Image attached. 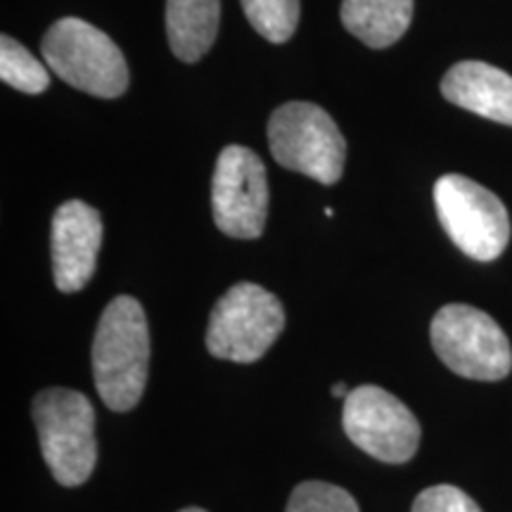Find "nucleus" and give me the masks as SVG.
<instances>
[{"instance_id":"nucleus-1","label":"nucleus","mask_w":512,"mask_h":512,"mask_svg":"<svg viewBox=\"0 0 512 512\" xmlns=\"http://www.w3.org/2000/svg\"><path fill=\"white\" fill-rule=\"evenodd\" d=\"M93 380L110 411L138 406L150 366V330L138 299L121 294L102 311L93 337Z\"/></svg>"},{"instance_id":"nucleus-2","label":"nucleus","mask_w":512,"mask_h":512,"mask_svg":"<svg viewBox=\"0 0 512 512\" xmlns=\"http://www.w3.org/2000/svg\"><path fill=\"white\" fill-rule=\"evenodd\" d=\"M34 425L43 460L62 486L88 482L98 463L93 403L81 392L50 387L36 394Z\"/></svg>"},{"instance_id":"nucleus-3","label":"nucleus","mask_w":512,"mask_h":512,"mask_svg":"<svg viewBox=\"0 0 512 512\" xmlns=\"http://www.w3.org/2000/svg\"><path fill=\"white\" fill-rule=\"evenodd\" d=\"M48 69L95 98H119L128 88V64L105 31L79 17L57 19L41 43Z\"/></svg>"},{"instance_id":"nucleus-4","label":"nucleus","mask_w":512,"mask_h":512,"mask_svg":"<svg viewBox=\"0 0 512 512\" xmlns=\"http://www.w3.org/2000/svg\"><path fill=\"white\" fill-rule=\"evenodd\" d=\"M268 145L275 162L332 185L344 174L347 140L328 112L313 102H287L271 114Z\"/></svg>"},{"instance_id":"nucleus-5","label":"nucleus","mask_w":512,"mask_h":512,"mask_svg":"<svg viewBox=\"0 0 512 512\" xmlns=\"http://www.w3.org/2000/svg\"><path fill=\"white\" fill-rule=\"evenodd\" d=\"M434 354L467 380L498 382L512 370L508 337L489 313L467 304H446L430 328Z\"/></svg>"},{"instance_id":"nucleus-6","label":"nucleus","mask_w":512,"mask_h":512,"mask_svg":"<svg viewBox=\"0 0 512 512\" xmlns=\"http://www.w3.org/2000/svg\"><path fill=\"white\" fill-rule=\"evenodd\" d=\"M285 330V309L273 292L238 283L223 294L209 316L207 349L233 363H254Z\"/></svg>"},{"instance_id":"nucleus-7","label":"nucleus","mask_w":512,"mask_h":512,"mask_svg":"<svg viewBox=\"0 0 512 512\" xmlns=\"http://www.w3.org/2000/svg\"><path fill=\"white\" fill-rule=\"evenodd\" d=\"M434 207L446 235L475 261H494L510 242V216L491 190L460 174L434 183Z\"/></svg>"},{"instance_id":"nucleus-8","label":"nucleus","mask_w":512,"mask_h":512,"mask_svg":"<svg viewBox=\"0 0 512 512\" xmlns=\"http://www.w3.org/2000/svg\"><path fill=\"white\" fill-rule=\"evenodd\" d=\"M342 422L351 444L382 463H408L420 446V422L411 408L375 384L351 389Z\"/></svg>"},{"instance_id":"nucleus-9","label":"nucleus","mask_w":512,"mask_h":512,"mask_svg":"<svg viewBox=\"0 0 512 512\" xmlns=\"http://www.w3.org/2000/svg\"><path fill=\"white\" fill-rule=\"evenodd\" d=\"M211 209L228 238H261L268 216V176L261 157L249 147H223L211 181Z\"/></svg>"},{"instance_id":"nucleus-10","label":"nucleus","mask_w":512,"mask_h":512,"mask_svg":"<svg viewBox=\"0 0 512 512\" xmlns=\"http://www.w3.org/2000/svg\"><path fill=\"white\" fill-rule=\"evenodd\" d=\"M102 245V219L91 204L69 200L57 207L50 230L53 278L60 292H79L91 283Z\"/></svg>"},{"instance_id":"nucleus-11","label":"nucleus","mask_w":512,"mask_h":512,"mask_svg":"<svg viewBox=\"0 0 512 512\" xmlns=\"http://www.w3.org/2000/svg\"><path fill=\"white\" fill-rule=\"evenodd\" d=\"M441 95L467 112L512 126V76L494 64H453L441 81Z\"/></svg>"},{"instance_id":"nucleus-12","label":"nucleus","mask_w":512,"mask_h":512,"mask_svg":"<svg viewBox=\"0 0 512 512\" xmlns=\"http://www.w3.org/2000/svg\"><path fill=\"white\" fill-rule=\"evenodd\" d=\"M219 22L221 0H166V36L178 60H202L214 46Z\"/></svg>"},{"instance_id":"nucleus-13","label":"nucleus","mask_w":512,"mask_h":512,"mask_svg":"<svg viewBox=\"0 0 512 512\" xmlns=\"http://www.w3.org/2000/svg\"><path fill=\"white\" fill-rule=\"evenodd\" d=\"M413 19V0H344L342 22L368 48H389L406 34Z\"/></svg>"},{"instance_id":"nucleus-14","label":"nucleus","mask_w":512,"mask_h":512,"mask_svg":"<svg viewBox=\"0 0 512 512\" xmlns=\"http://www.w3.org/2000/svg\"><path fill=\"white\" fill-rule=\"evenodd\" d=\"M0 79L17 91L38 95L50 86V74L15 38H0Z\"/></svg>"},{"instance_id":"nucleus-15","label":"nucleus","mask_w":512,"mask_h":512,"mask_svg":"<svg viewBox=\"0 0 512 512\" xmlns=\"http://www.w3.org/2000/svg\"><path fill=\"white\" fill-rule=\"evenodd\" d=\"M254 31L271 43L290 41L299 24V0H240Z\"/></svg>"},{"instance_id":"nucleus-16","label":"nucleus","mask_w":512,"mask_h":512,"mask_svg":"<svg viewBox=\"0 0 512 512\" xmlns=\"http://www.w3.org/2000/svg\"><path fill=\"white\" fill-rule=\"evenodd\" d=\"M287 512H361L342 486L328 482H302L292 491Z\"/></svg>"},{"instance_id":"nucleus-17","label":"nucleus","mask_w":512,"mask_h":512,"mask_svg":"<svg viewBox=\"0 0 512 512\" xmlns=\"http://www.w3.org/2000/svg\"><path fill=\"white\" fill-rule=\"evenodd\" d=\"M413 512H482V508L458 486L439 484L420 491L413 501Z\"/></svg>"},{"instance_id":"nucleus-18","label":"nucleus","mask_w":512,"mask_h":512,"mask_svg":"<svg viewBox=\"0 0 512 512\" xmlns=\"http://www.w3.org/2000/svg\"><path fill=\"white\" fill-rule=\"evenodd\" d=\"M332 394L339 396V399H347V396H349V387H347V384H344V382H337L335 387H332Z\"/></svg>"},{"instance_id":"nucleus-19","label":"nucleus","mask_w":512,"mask_h":512,"mask_svg":"<svg viewBox=\"0 0 512 512\" xmlns=\"http://www.w3.org/2000/svg\"><path fill=\"white\" fill-rule=\"evenodd\" d=\"M181 512H207V510H202V508H185Z\"/></svg>"}]
</instances>
